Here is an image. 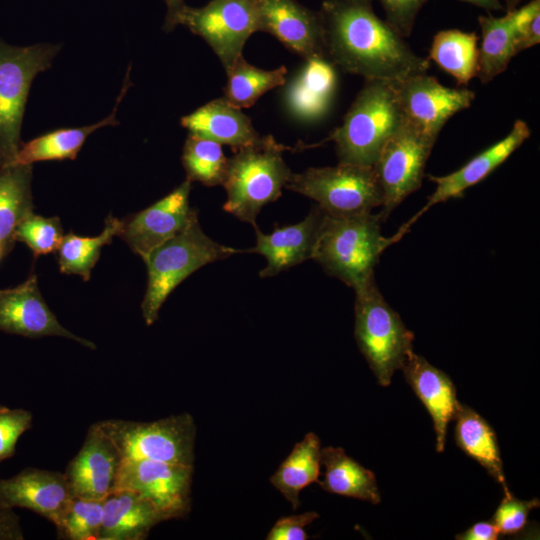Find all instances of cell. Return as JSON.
Returning <instances> with one entry per match:
<instances>
[{"instance_id": "obj_48", "label": "cell", "mask_w": 540, "mask_h": 540, "mask_svg": "<svg viewBox=\"0 0 540 540\" xmlns=\"http://www.w3.org/2000/svg\"><path fill=\"white\" fill-rule=\"evenodd\" d=\"M4 256H5V255H4L3 251H2V248L0 247V261H1V259H2Z\"/></svg>"}, {"instance_id": "obj_27", "label": "cell", "mask_w": 540, "mask_h": 540, "mask_svg": "<svg viewBox=\"0 0 540 540\" xmlns=\"http://www.w3.org/2000/svg\"><path fill=\"white\" fill-rule=\"evenodd\" d=\"M32 165H0V247L6 256L13 248L19 224L33 213Z\"/></svg>"}, {"instance_id": "obj_12", "label": "cell", "mask_w": 540, "mask_h": 540, "mask_svg": "<svg viewBox=\"0 0 540 540\" xmlns=\"http://www.w3.org/2000/svg\"><path fill=\"white\" fill-rule=\"evenodd\" d=\"M194 466L151 460H122L115 490H131L149 500L163 521L181 519L191 510ZM114 490V491H115Z\"/></svg>"}, {"instance_id": "obj_22", "label": "cell", "mask_w": 540, "mask_h": 540, "mask_svg": "<svg viewBox=\"0 0 540 540\" xmlns=\"http://www.w3.org/2000/svg\"><path fill=\"white\" fill-rule=\"evenodd\" d=\"M190 134L231 146L234 150L264 143L269 136H261L251 120L239 108L219 98L199 107L181 118Z\"/></svg>"}, {"instance_id": "obj_45", "label": "cell", "mask_w": 540, "mask_h": 540, "mask_svg": "<svg viewBox=\"0 0 540 540\" xmlns=\"http://www.w3.org/2000/svg\"><path fill=\"white\" fill-rule=\"evenodd\" d=\"M478 7H481L488 11H499L503 9V6L499 0H460Z\"/></svg>"}, {"instance_id": "obj_32", "label": "cell", "mask_w": 540, "mask_h": 540, "mask_svg": "<svg viewBox=\"0 0 540 540\" xmlns=\"http://www.w3.org/2000/svg\"><path fill=\"white\" fill-rule=\"evenodd\" d=\"M121 220L109 214L101 234L93 237L79 236L73 232L64 234L56 251L59 270L63 274H76L88 281L102 248L118 236Z\"/></svg>"}, {"instance_id": "obj_23", "label": "cell", "mask_w": 540, "mask_h": 540, "mask_svg": "<svg viewBox=\"0 0 540 540\" xmlns=\"http://www.w3.org/2000/svg\"><path fill=\"white\" fill-rule=\"evenodd\" d=\"M163 519L154 505L138 493L119 489L104 498L98 540H143Z\"/></svg>"}, {"instance_id": "obj_39", "label": "cell", "mask_w": 540, "mask_h": 540, "mask_svg": "<svg viewBox=\"0 0 540 540\" xmlns=\"http://www.w3.org/2000/svg\"><path fill=\"white\" fill-rule=\"evenodd\" d=\"M386 22L402 37L410 36L416 17L428 0H378Z\"/></svg>"}, {"instance_id": "obj_43", "label": "cell", "mask_w": 540, "mask_h": 540, "mask_svg": "<svg viewBox=\"0 0 540 540\" xmlns=\"http://www.w3.org/2000/svg\"><path fill=\"white\" fill-rule=\"evenodd\" d=\"M540 42V14L526 27L516 45V53L538 45Z\"/></svg>"}, {"instance_id": "obj_3", "label": "cell", "mask_w": 540, "mask_h": 540, "mask_svg": "<svg viewBox=\"0 0 540 540\" xmlns=\"http://www.w3.org/2000/svg\"><path fill=\"white\" fill-rule=\"evenodd\" d=\"M404 121L393 82L365 80L341 126L324 142L335 143L339 163L373 166Z\"/></svg>"}, {"instance_id": "obj_24", "label": "cell", "mask_w": 540, "mask_h": 540, "mask_svg": "<svg viewBox=\"0 0 540 540\" xmlns=\"http://www.w3.org/2000/svg\"><path fill=\"white\" fill-rule=\"evenodd\" d=\"M334 65L324 56L305 59V64L288 85L285 101L293 115L311 120L328 108L336 87Z\"/></svg>"}, {"instance_id": "obj_5", "label": "cell", "mask_w": 540, "mask_h": 540, "mask_svg": "<svg viewBox=\"0 0 540 540\" xmlns=\"http://www.w3.org/2000/svg\"><path fill=\"white\" fill-rule=\"evenodd\" d=\"M355 327L358 348L378 383L388 386L413 352V333L387 303L375 275L354 289Z\"/></svg>"}, {"instance_id": "obj_8", "label": "cell", "mask_w": 540, "mask_h": 540, "mask_svg": "<svg viewBox=\"0 0 540 540\" xmlns=\"http://www.w3.org/2000/svg\"><path fill=\"white\" fill-rule=\"evenodd\" d=\"M285 188L309 197L329 216L370 213L383 203V193L373 166L339 163L291 173Z\"/></svg>"}, {"instance_id": "obj_38", "label": "cell", "mask_w": 540, "mask_h": 540, "mask_svg": "<svg viewBox=\"0 0 540 540\" xmlns=\"http://www.w3.org/2000/svg\"><path fill=\"white\" fill-rule=\"evenodd\" d=\"M33 415L23 408H7L0 413V463L14 456L16 443L32 427Z\"/></svg>"}, {"instance_id": "obj_15", "label": "cell", "mask_w": 540, "mask_h": 540, "mask_svg": "<svg viewBox=\"0 0 540 540\" xmlns=\"http://www.w3.org/2000/svg\"><path fill=\"white\" fill-rule=\"evenodd\" d=\"M0 331L26 338L64 337L96 349L92 341L75 335L59 323L43 299L37 275L33 273L20 285L0 290Z\"/></svg>"}, {"instance_id": "obj_11", "label": "cell", "mask_w": 540, "mask_h": 540, "mask_svg": "<svg viewBox=\"0 0 540 540\" xmlns=\"http://www.w3.org/2000/svg\"><path fill=\"white\" fill-rule=\"evenodd\" d=\"M179 24L203 38L227 71L242 55L250 35L259 31L256 0H210L203 7L185 5Z\"/></svg>"}, {"instance_id": "obj_25", "label": "cell", "mask_w": 540, "mask_h": 540, "mask_svg": "<svg viewBox=\"0 0 540 540\" xmlns=\"http://www.w3.org/2000/svg\"><path fill=\"white\" fill-rule=\"evenodd\" d=\"M130 70L129 67L116 105L107 117L95 124L77 128H62L50 131L26 143L22 142L16 162L32 165L39 161L74 160L91 133L101 127L115 126L119 123L116 119V112L121 100L132 85L129 79Z\"/></svg>"}, {"instance_id": "obj_42", "label": "cell", "mask_w": 540, "mask_h": 540, "mask_svg": "<svg viewBox=\"0 0 540 540\" xmlns=\"http://www.w3.org/2000/svg\"><path fill=\"white\" fill-rule=\"evenodd\" d=\"M499 530L492 521L478 522L469 527L461 534H457V540H496L499 538Z\"/></svg>"}, {"instance_id": "obj_36", "label": "cell", "mask_w": 540, "mask_h": 540, "mask_svg": "<svg viewBox=\"0 0 540 540\" xmlns=\"http://www.w3.org/2000/svg\"><path fill=\"white\" fill-rule=\"evenodd\" d=\"M64 236L58 217H43L32 213L15 231V240L25 243L34 257L56 252Z\"/></svg>"}, {"instance_id": "obj_41", "label": "cell", "mask_w": 540, "mask_h": 540, "mask_svg": "<svg viewBox=\"0 0 540 540\" xmlns=\"http://www.w3.org/2000/svg\"><path fill=\"white\" fill-rule=\"evenodd\" d=\"M20 517L0 502V540H23Z\"/></svg>"}, {"instance_id": "obj_17", "label": "cell", "mask_w": 540, "mask_h": 540, "mask_svg": "<svg viewBox=\"0 0 540 540\" xmlns=\"http://www.w3.org/2000/svg\"><path fill=\"white\" fill-rule=\"evenodd\" d=\"M122 457L97 423L90 425L84 442L64 474L74 497L104 499L115 490Z\"/></svg>"}, {"instance_id": "obj_16", "label": "cell", "mask_w": 540, "mask_h": 540, "mask_svg": "<svg viewBox=\"0 0 540 540\" xmlns=\"http://www.w3.org/2000/svg\"><path fill=\"white\" fill-rule=\"evenodd\" d=\"M74 496L64 472L27 467L0 478V502L8 508L33 511L58 530Z\"/></svg>"}, {"instance_id": "obj_29", "label": "cell", "mask_w": 540, "mask_h": 540, "mask_svg": "<svg viewBox=\"0 0 540 540\" xmlns=\"http://www.w3.org/2000/svg\"><path fill=\"white\" fill-rule=\"evenodd\" d=\"M321 466V442L313 433H307L297 442L269 481L296 510L300 505V492L317 482Z\"/></svg>"}, {"instance_id": "obj_2", "label": "cell", "mask_w": 540, "mask_h": 540, "mask_svg": "<svg viewBox=\"0 0 540 540\" xmlns=\"http://www.w3.org/2000/svg\"><path fill=\"white\" fill-rule=\"evenodd\" d=\"M381 223L380 215L372 212L348 217L326 214L312 259L330 276L357 288L374 275L384 250L408 231L402 226L393 236L385 237Z\"/></svg>"}, {"instance_id": "obj_46", "label": "cell", "mask_w": 540, "mask_h": 540, "mask_svg": "<svg viewBox=\"0 0 540 540\" xmlns=\"http://www.w3.org/2000/svg\"><path fill=\"white\" fill-rule=\"evenodd\" d=\"M526 0H504V7L506 12L512 11L519 7Z\"/></svg>"}, {"instance_id": "obj_13", "label": "cell", "mask_w": 540, "mask_h": 540, "mask_svg": "<svg viewBox=\"0 0 540 540\" xmlns=\"http://www.w3.org/2000/svg\"><path fill=\"white\" fill-rule=\"evenodd\" d=\"M393 84L404 120L435 139L446 122L475 98L472 90L446 87L426 72Z\"/></svg>"}, {"instance_id": "obj_7", "label": "cell", "mask_w": 540, "mask_h": 540, "mask_svg": "<svg viewBox=\"0 0 540 540\" xmlns=\"http://www.w3.org/2000/svg\"><path fill=\"white\" fill-rule=\"evenodd\" d=\"M60 45L12 46L0 40V165L15 163L33 79L50 68Z\"/></svg>"}, {"instance_id": "obj_20", "label": "cell", "mask_w": 540, "mask_h": 540, "mask_svg": "<svg viewBox=\"0 0 540 540\" xmlns=\"http://www.w3.org/2000/svg\"><path fill=\"white\" fill-rule=\"evenodd\" d=\"M531 130L523 120H516L511 131L499 142L488 147L456 171L444 176L428 175L436 184L424 207L406 223L409 227L429 208L451 198H460L464 192L484 180L529 138Z\"/></svg>"}, {"instance_id": "obj_35", "label": "cell", "mask_w": 540, "mask_h": 540, "mask_svg": "<svg viewBox=\"0 0 540 540\" xmlns=\"http://www.w3.org/2000/svg\"><path fill=\"white\" fill-rule=\"evenodd\" d=\"M104 499H83L74 497L61 527L58 537L67 540H98Z\"/></svg>"}, {"instance_id": "obj_10", "label": "cell", "mask_w": 540, "mask_h": 540, "mask_svg": "<svg viewBox=\"0 0 540 540\" xmlns=\"http://www.w3.org/2000/svg\"><path fill=\"white\" fill-rule=\"evenodd\" d=\"M437 139L406 121L383 146L373 168L383 193V222L410 194L417 191L424 177L426 162Z\"/></svg>"}, {"instance_id": "obj_31", "label": "cell", "mask_w": 540, "mask_h": 540, "mask_svg": "<svg viewBox=\"0 0 540 540\" xmlns=\"http://www.w3.org/2000/svg\"><path fill=\"white\" fill-rule=\"evenodd\" d=\"M429 59L450 74L459 85L477 76L478 36L457 29L439 31L433 38Z\"/></svg>"}, {"instance_id": "obj_14", "label": "cell", "mask_w": 540, "mask_h": 540, "mask_svg": "<svg viewBox=\"0 0 540 540\" xmlns=\"http://www.w3.org/2000/svg\"><path fill=\"white\" fill-rule=\"evenodd\" d=\"M191 183L185 180L149 207L121 220L120 237L143 260L156 247L182 231L196 212L189 204Z\"/></svg>"}, {"instance_id": "obj_33", "label": "cell", "mask_w": 540, "mask_h": 540, "mask_svg": "<svg viewBox=\"0 0 540 540\" xmlns=\"http://www.w3.org/2000/svg\"><path fill=\"white\" fill-rule=\"evenodd\" d=\"M226 73L228 79L223 98L241 109L251 107L267 91L284 85L287 69L281 66L274 70H263L249 64L240 55Z\"/></svg>"}, {"instance_id": "obj_40", "label": "cell", "mask_w": 540, "mask_h": 540, "mask_svg": "<svg viewBox=\"0 0 540 540\" xmlns=\"http://www.w3.org/2000/svg\"><path fill=\"white\" fill-rule=\"evenodd\" d=\"M319 518L315 511H307L301 514H293L279 518L272 526L267 540H306L308 534L305 527Z\"/></svg>"}, {"instance_id": "obj_34", "label": "cell", "mask_w": 540, "mask_h": 540, "mask_svg": "<svg viewBox=\"0 0 540 540\" xmlns=\"http://www.w3.org/2000/svg\"><path fill=\"white\" fill-rule=\"evenodd\" d=\"M186 179L205 186L222 185L228 167L221 144L208 138L188 135L181 157Z\"/></svg>"}, {"instance_id": "obj_9", "label": "cell", "mask_w": 540, "mask_h": 540, "mask_svg": "<svg viewBox=\"0 0 540 540\" xmlns=\"http://www.w3.org/2000/svg\"><path fill=\"white\" fill-rule=\"evenodd\" d=\"M122 460H151L194 466L196 424L189 413L150 422L106 419L96 422Z\"/></svg>"}, {"instance_id": "obj_37", "label": "cell", "mask_w": 540, "mask_h": 540, "mask_svg": "<svg viewBox=\"0 0 540 540\" xmlns=\"http://www.w3.org/2000/svg\"><path fill=\"white\" fill-rule=\"evenodd\" d=\"M539 505L540 502L536 498L520 500L509 492L504 494L491 521L500 534H516L526 526L530 511Z\"/></svg>"}, {"instance_id": "obj_1", "label": "cell", "mask_w": 540, "mask_h": 540, "mask_svg": "<svg viewBox=\"0 0 540 540\" xmlns=\"http://www.w3.org/2000/svg\"><path fill=\"white\" fill-rule=\"evenodd\" d=\"M373 0H325L318 11L324 56L335 68L365 80L396 82L425 73L429 61L374 12Z\"/></svg>"}, {"instance_id": "obj_28", "label": "cell", "mask_w": 540, "mask_h": 540, "mask_svg": "<svg viewBox=\"0 0 540 540\" xmlns=\"http://www.w3.org/2000/svg\"><path fill=\"white\" fill-rule=\"evenodd\" d=\"M323 478L317 482L323 490L378 504L381 501L372 471L348 456L341 447L321 448Z\"/></svg>"}, {"instance_id": "obj_21", "label": "cell", "mask_w": 540, "mask_h": 540, "mask_svg": "<svg viewBox=\"0 0 540 540\" xmlns=\"http://www.w3.org/2000/svg\"><path fill=\"white\" fill-rule=\"evenodd\" d=\"M401 370L416 396L428 410L436 434V450L442 452L448 424L453 420L459 402L455 386L447 374L414 352L407 357Z\"/></svg>"}, {"instance_id": "obj_44", "label": "cell", "mask_w": 540, "mask_h": 540, "mask_svg": "<svg viewBox=\"0 0 540 540\" xmlns=\"http://www.w3.org/2000/svg\"><path fill=\"white\" fill-rule=\"evenodd\" d=\"M164 1L167 7L164 29L166 31H171L178 25V17L186 4L184 3V0Z\"/></svg>"}, {"instance_id": "obj_19", "label": "cell", "mask_w": 540, "mask_h": 540, "mask_svg": "<svg viewBox=\"0 0 540 540\" xmlns=\"http://www.w3.org/2000/svg\"><path fill=\"white\" fill-rule=\"evenodd\" d=\"M325 216L326 213L317 205L299 223L275 228L270 234L263 233L258 226L254 227L256 244L244 252L265 257L267 264L259 276L272 277L312 259Z\"/></svg>"}, {"instance_id": "obj_4", "label": "cell", "mask_w": 540, "mask_h": 540, "mask_svg": "<svg viewBox=\"0 0 540 540\" xmlns=\"http://www.w3.org/2000/svg\"><path fill=\"white\" fill-rule=\"evenodd\" d=\"M237 253L244 250L222 245L203 232L196 211L182 231L154 248L143 260L147 267V287L141 303L145 324H154L163 303L188 276Z\"/></svg>"}, {"instance_id": "obj_26", "label": "cell", "mask_w": 540, "mask_h": 540, "mask_svg": "<svg viewBox=\"0 0 540 540\" xmlns=\"http://www.w3.org/2000/svg\"><path fill=\"white\" fill-rule=\"evenodd\" d=\"M455 442L469 457L483 466L509 493L497 436L490 424L475 410L458 402L453 416Z\"/></svg>"}, {"instance_id": "obj_6", "label": "cell", "mask_w": 540, "mask_h": 540, "mask_svg": "<svg viewBox=\"0 0 540 540\" xmlns=\"http://www.w3.org/2000/svg\"><path fill=\"white\" fill-rule=\"evenodd\" d=\"M286 149L269 136L262 144L235 150L222 184L227 193L223 209L257 227L259 212L281 196L292 173L281 155Z\"/></svg>"}, {"instance_id": "obj_47", "label": "cell", "mask_w": 540, "mask_h": 540, "mask_svg": "<svg viewBox=\"0 0 540 540\" xmlns=\"http://www.w3.org/2000/svg\"><path fill=\"white\" fill-rule=\"evenodd\" d=\"M8 407L0 404V413L6 410Z\"/></svg>"}, {"instance_id": "obj_30", "label": "cell", "mask_w": 540, "mask_h": 540, "mask_svg": "<svg viewBox=\"0 0 540 540\" xmlns=\"http://www.w3.org/2000/svg\"><path fill=\"white\" fill-rule=\"evenodd\" d=\"M481 46L478 48L477 76L483 84L504 72L516 55V32L508 12L502 17L479 16Z\"/></svg>"}, {"instance_id": "obj_18", "label": "cell", "mask_w": 540, "mask_h": 540, "mask_svg": "<svg viewBox=\"0 0 540 540\" xmlns=\"http://www.w3.org/2000/svg\"><path fill=\"white\" fill-rule=\"evenodd\" d=\"M256 7L259 31L270 33L304 59L324 56L323 27L318 12L298 0H256Z\"/></svg>"}]
</instances>
